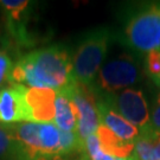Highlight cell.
I'll list each match as a JSON object with an SVG mask.
<instances>
[{"instance_id": "1", "label": "cell", "mask_w": 160, "mask_h": 160, "mask_svg": "<svg viewBox=\"0 0 160 160\" xmlns=\"http://www.w3.org/2000/svg\"><path fill=\"white\" fill-rule=\"evenodd\" d=\"M74 81L72 61L63 45L30 52L13 67L10 75L11 83H25L31 88H46L56 92Z\"/></svg>"}, {"instance_id": "2", "label": "cell", "mask_w": 160, "mask_h": 160, "mask_svg": "<svg viewBox=\"0 0 160 160\" xmlns=\"http://www.w3.org/2000/svg\"><path fill=\"white\" fill-rule=\"evenodd\" d=\"M110 43V32L107 29H98L86 36L81 42L72 58L74 80L83 86L92 87Z\"/></svg>"}, {"instance_id": "3", "label": "cell", "mask_w": 160, "mask_h": 160, "mask_svg": "<svg viewBox=\"0 0 160 160\" xmlns=\"http://www.w3.org/2000/svg\"><path fill=\"white\" fill-rule=\"evenodd\" d=\"M126 44L139 52L160 50V2L134 13L125 28Z\"/></svg>"}, {"instance_id": "4", "label": "cell", "mask_w": 160, "mask_h": 160, "mask_svg": "<svg viewBox=\"0 0 160 160\" xmlns=\"http://www.w3.org/2000/svg\"><path fill=\"white\" fill-rule=\"evenodd\" d=\"M141 78L138 62L129 55H121L103 64L96 83L106 95L116 94L134 86Z\"/></svg>"}, {"instance_id": "5", "label": "cell", "mask_w": 160, "mask_h": 160, "mask_svg": "<svg viewBox=\"0 0 160 160\" xmlns=\"http://www.w3.org/2000/svg\"><path fill=\"white\" fill-rule=\"evenodd\" d=\"M103 98L115 112L141 131L149 125V108L147 100L141 90L128 88L116 94L104 95Z\"/></svg>"}, {"instance_id": "6", "label": "cell", "mask_w": 160, "mask_h": 160, "mask_svg": "<svg viewBox=\"0 0 160 160\" xmlns=\"http://www.w3.org/2000/svg\"><path fill=\"white\" fill-rule=\"evenodd\" d=\"M69 94L75 104L78 118V134L84 141L87 138L96 134L100 127L97 100L92 87L83 86L74 81L68 87Z\"/></svg>"}, {"instance_id": "7", "label": "cell", "mask_w": 160, "mask_h": 160, "mask_svg": "<svg viewBox=\"0 0 160 160\" xmlns=\"http://www.w3.org/2000/svg\"><path fill=\"white\" fill-rule=\"evenodd\" d=\"M25 92L26 86L18 83H11L0 90V122L4 125L31 122Z\"/></svg>"}, {"instance_id": "8", "label": "cell", "mask_w": 160, "mask_h": 160, "mask_svg": "<svg viewBox=\"0 0 160 160\" xmlns=\"http://www.w3.org/2000/svg\"><path fill=\"white\" fill-rule=\"evenodd\" d=\"M57 92L46 88H28L25 100L30 110L31 122L51 123L55 120V102Z\"/></svg>"}, {"instance_id": "9", "label": "cell", "mask_w": 160, "mask_h": 160, "mask_svg": "<svg viewBox=\"0 0 160 160\" xmlns=\"http://www.w3.org/2000/svg\"><path fill=\"white\" fill-rule=\"evenodd\" d=\"M97 110L100 116V123L107 127L115 135L129 142H137L140 135V131L131 122L123 119L118 112H115L113 107L104 98L97 100Z\"/></svg>"}, {"instance_id": "10", "label": "cell", "mask_w": 160, "mask_h": 160, "mask_svg": "<svg viewBox=\"0 0 160 160\" xmlns=\"http://www.w3.org/2000/svg\"><path fill=\"white\" fill-rule=\"evenodd\" d=\"M67 87L57 92L53 123L63 132H78L77 112Z\"/></svg>"}, {"instance_id": "11", "label": "cell", "mask_w": 160, "mask_h": 160, "mask_svg": "<svg viewBox=\"0 0 160 160\" xmlns=\"http://www.w3.org/2000/svg\"><path fill=\"white\" fill-rule=\"evenodd\" d=\"M96 135L98 138V141H100L103 152H106L107 154L112 155L114 158L126 159V158H129L134 152L135 142L122 140L102 125H100L98 127Z\"/></svg>"}, {"instance_id": "12", "label": "cell", "mask_w": 160, "mask_h": 160, "mask_svg": "<svg viewBox=\"0 0 160 160\" xmlns=\"http://www.w3.org/2000/svg\"><path fill=\"white\" fill-rule=\"evenodd\" d=\"M0 160H32L11 125H0Z\"/></svg>"}, {"instance_id": "13", "label": "cell", "mask_w": 160, "mask_h": 160, "mask_svg": "<svg viewBox=\"0 0 160 160\" xmlns=\"http://www.w3.org/2000/svg\"><path fill=\"white\" fill-rule=\"evenodd\" d=\"M84 145H86V153L90 160H118V158H114L103 152L96 134H92L87 138L84 140Z\"/></svg>"}, {"instance_id": "14", "label": "cell", "mask_w": 160, "mask_h": 160, "mask_svg": "<svg viewBox=\"0 0 160 160\" xmlns=\"http://www.w3.org/2000/svg\"><path fill=\"white\" fill-rule=\"evenodd\" d=\"M145 69L149 78L160 87V50H154L147 53Z\"/></svg>"}, {"instance_id": "15", "label": "cell", "mask_w": 160, "mask_h": 160, "mask_svg": "<svg viewBox=\"0 0 160 160\" xmlns=\"http://www.w3.org/2000/svg\"><path fill=\"white\" fill-rule=\"evenodd\" d=\"M13 63L11 58L6 55L5 52H0V86L5 82H10V75L13 69Z\"/></svg>"}, {"instance_id": "16", "label": "cell", "mask_w": 160, "mask_h": 160, "mask_svg": "<svg viewBox=\"0 0 160 160\" xmlns=\"http://www.w3.org/2000/svg\"><path fill=\"white\" fill-rule=\"evenodd\" d=\"M148 127L154 132L155 134L160 135V94L157 96L152 108V113L149 116Z\"/></svg>"}, {"instance_id": "17", "label": "cell", "mask_w": 160, "mask_h": 160, "mask_svg": "<svg viewBox=\"0 0 160 160\" xmlns=\"http://www.w3.org/2000/svg\"><path fill=\"white\" fill-rule=\"evenodd\" d=\"M153 152H154L155 158L160 160V137L154 141V146H153Z\"/></svg>"}, {"instance_id": "18", "label": "cell", "mask_w": 160, "mask_h": 160, "mask_svg": "<svg viewBox=\"0 0 160 160\" xmlns=\"http://www.w3.org/2000/svg\"><path fill=\"white\" fill-rule=\"evenodd\" d=\"M56 160H90L89 159V157L87 155V153L84 152V153H82V154H80L77 158H75V159H70V158H59V159H56Z\"/></svg>"}]
</instances>
